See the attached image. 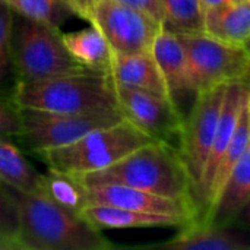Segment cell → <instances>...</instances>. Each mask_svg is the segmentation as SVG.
Listing matches in <instances>:
<instances>
[{
  "mask_svg": "<svg viewBox=\"0 0 250 250\" xmlns=\"http://www.w3.org/2000/svg\"><path fill=\"white\" fill-rule=\"evenodd\" d=\"M4 186L19 208V250H107L113 248L101 230H97L79 214L60 207L48 196L40 192L29 193Z\"/></svg>",
  "mask_w": 250,
  "mask_h": 250,
  "instance_id": "obj_1",
  "label": "cell"
},
{
  "mask_svg": "<svg viewBox=\"0 0 250 250\" xmlns=\"http://www.w3.org/2000/svg\"><path fill=\"white\" fill-rule=\"evenodd\" d=\"M73 177L83 186L123 185L196 207L193 183L177 149L163 142L154 141L104 170Z\"/></svg>",
  "mask_w": 250,
  "mask_h": 250,
  "instance_id": "obj_2",
  "label": "cell"
},
{
  "mask_svg": "<svg viewBox=\"0 0 250 250\" xmlns=\"http://www.w3.org/2000/svg\"><path fill=\"white\" fill-rule=\"evenodd\" d=\"M12 98L18 107L48 111H120L113 76L91 70L44 81L18 82Z\"/></svg>",
  "mask_w": 250,
  "mask_h": 250,
  "instance_id": "obj_3",
  "label": "cell"
},
{
  "mask_svg": "<svg viewBox=\"0 0 250 250\" xmlns=\"http://www.w3.org/2000/svg\"><path fill=\"white\" fill-rule=\"evenodd\" d=\"M151 142L154 141L148 135L123 119L111 126L95 129L72 144L44 149L35 155L51 171L82 176L104 170Z\"/></svg>",
  "mask_w": 250,
  "mask_h": 250,
  "instance_id": "obj_4",
  "label": "cell"
},
{
  "mask_svg": "<svg viewBox=\"0 0 250 250\" xmlns=\"http://www.w3.org/2000/svg\"><path fill=\"white\" fill-rule=\"evenodd\" d=\"M10 41L18 82H34L89 72L70 54L59 26L13 12Z\"/></svg>",
  "mask_w": 250,
  "mask_h": 250,
  "instance_id": "obj_5",
  "label": "cell"
},
{
  "mask_svg": "<svg viewBox=\"0 0 250 250\" xmlns=\"http://www.w3.org/2000/svg\"><path fill=\"white\" fill-rule=\"evenodd\" d=\"M177 35L185 47L198 94L236 82L249 85L250 54L246 47L220 41L204 31Z\"/></svg>",
  "mask_w": 250,
  "mask_h": 250,
  "instance_id": "obj_6",
  "label": "cell"
},
{
  "mask_svg": "<svg viewBox=\"0 0 250 250\" xmlns=\"http://www.w3.org/2000/svg\"><path fill=\"white\" fill-rule=\"evenodd\" d=\"M22 129L18 139L31 151L40 152L75 142L83 135L123 120L120 111L66 113L19 107Z\"/></svg>",
  "mask_w": 250,
  "mask_h": 250,
  "instance_id": "obj_7",
  "label": "cell"
},
{
  "mask_svg": "<svg viewBox=\"0 0 250 250\" xmlns=\"http://www.w3.org/2000/svg\"><path fill=\"white\" fill-rule=\"evenodd\" d=\"M95 26L114 54L151 51L163 25L120 0H89L82 16Z\"/></svg>",
  "mask_w": 250,
  "mask_h": 250,
  "instance_id": "obj_8",
  "label": "cell"
},
{
  "mask_svg": "<svg viewBox=\"0 0 250 250\" xmlns=\"http://www.w3.org/2000/svg\"><path fill=\"white\" fill-rule=\"evenodd\" d=\"M120 113L133 126L155 142L173 146L179 152L185 117L167 95L116 85Z\"/></svg>",
  "mask_w": 250,
  "mask_h": 250,
  "instance_id": "obj_9",
  "label": "cell"
},
{
  "mask_svg": "<svg viewBox=\"0 0 250 250\" xmlns=\"http://www.w3.org/2000/svg\"><path fill=\"white\" fill-rule=\"evenodd\" d=\"M227 85L199 92L185 117L179 155L193 183V192L201 182L208 154L212 146Z\"/></svg>",
  "mask_w": 250,
  "mask_h": 250,
  "instance_id": "obj_10",
  "label": "cell"
},
{
  "mask_svg": "<svg viewBox=\"0 0 250 250\" xmlns=\"http://www.w3.org/2000/svg\"><path fill=\"white\" fill-rule=\"evenodd\" d=\"M86 188V202L111 205L141 212H152L179 218L186 224L199 221V212L195 205L152 195L123 185H94Z\"/></svg>",
  "mask_w": 250,
  "mask_h": 250,
  "instance_id": "obj_11",
  "label": "cell"
},
{
  "mask_svg": "<svg viewBox=\"0 0 250 250\" xmlns=\"http://www.w3.org/2000/svg\"><path fill=\"white\" fill-rule=\"evenodd\" d=\"M249 95V85L243 82H236L230 83L226 88L224 92V101H223V108L221 114L218 119L215 136L212 141L211 151L208 154V160L201 177V182L196 188L195 192V201L196 207L199 211V221L205 215L207 207H208V199H209V190L211 185L214 180V174L217 171V167L224 155V152L229 148V144L236 132L243 105L248 100Z\"/></svg>",
  "mask_w": 250,
  "mask_h": 250,
  "instance_id": "obj_12",
  "label": "cell"
},
{
  "mask_svg": "<svg viewBox=\"0 0 250 250\" xmlns=\"http://www.w3.org/2000/svg\"><path fill=\"white\" fill-rule=\"evenodd\" d=\"M151 51L163 73L170 98L183 117H186L198 97V91L195 88L188 56L179 35L161 28Z\"/></svg>",
  "mask_w": 250,
  "mask_h": 250,
  "instance_id": "obj_13",
  "label": "cell"
},
{
  "mask_svg": "<svg viewBox=\"0 0 250 250\" xmlns=\"http://www.w3.org/2000/svg\"><path fill=\"white\" fill-rule=\"evenodd\" d=\"M164 250H250V233L234 226L195 221L182 227L171 240L155 246Z\"/></svg>",
  "mask_w": 250,
  "mask_h": 250,
  "instance_id": "obj_14",
  "label": "cell"
},
{
  "mask_svg": "<svg viewBox=\"0 0 250 250\" xmlns=\"http://www.w3.org/2000/svg\"><path fill=\"white\" fill-rule=\"evenodd\" d=\"M250 199V146L233 168L217 199L201 220L214 226H231L239 211Z\"/></svg>",
  "mask_w": 250,
  "mask_h": 250,
  "instance_id": "obj_15",
  "label": "cell"
},
{
  "mask_svg": "<svg viewBox=\"0 0 250 250\" xmlns=\"http://www.w3.org/2000/svg\"><path fill=\"white\" fill-rule=\"evenodd\" d=\"M88 224L97 230H122L142 227H183L185 221L152 212H141L111 205L88 204L79 214Z\"/></svg>",
  "mask_w": 250,
  "mask_h": 250,
  "instance_id": "obj_16",
  "label": "cell"
},
{
  "mask_svg": "<svg viewBox=\"0 0 250 250\" xmlns=\"http://www.w3.org/2000/svg\"><path fill=\"white\" fill-rule=\"evenodd\" d=\"M111 76L116 85L145 89L170 97L166 81L152 56V51L132 54L113 53Z\"/></svg>",
  "mask_w": 250,
  "mask_h": 250,
  "instance_id": "obj_17",
  "label": "cell"
},
{
  "mask_svg": "<svg viewBox=\"0 0 250 250\" xmlns=\"http://www.w3.org/2000/svg\"><path fill=\"white\" fill-rule=\"evenodd\" d=\"M204 32L220 41L246 47L250 41V0L205 10Z\"/></svg>",
  "mask_w": 250,
  "mask_h": 250,
  "instance_id": "obj_18",
  "label": "cell"
},
{
  "mask_svg": "<svg viewBox=\"0 0 250 250\" xmlns=\"http://www.w3.org/2000/svg\"><path fill=\"white\" fill-rule=\"evenodd\" d=\"M63 40L70 54L88 70L111 75L113 51L95 26L63 34Z\"/></svg>",
  "mask_w": 250,
  "mask_h": 250,
  "instance_id": "obj_19",
  "label": "cell"
},
{
  "mask_svg": "<svg viewBox=\"0 0 250 250\" xmlns=\"http://www.w3.org/2000/svg\"><path fill=\"white\" fill-rule=\"evenodd\" d=\"M42 174L29 163L21 148L9 136H0V182L22 190L40 192Z\"/></svg>",
  "mask_w": 250,
  "mask_h": 250,
  "instance_id": "obj_20",
  "label": "cell"
},
{
  "mask_svg": "<svg viewBox=\"0 0 250 250\" xmlns=\"http://www.w3.org/2000/svg\"><path fill=\"white\" fill-rule=\"evenodd\" d=\"M248 103H249V95L248 100L243 105L236 132L229 144L227 151L224 152L217 171L214 174V180L211 185V190H209V199H208V207L205 214L208 212V209L211 208V205L214 204V201L217 199L218 193L221 192V189L224 188L226 182L229 180L233 168L236 167V164L239 163V160L242 158V155L248 151V148L250 146V132H249V117H248ZM205 217V215H204ZM202 217V218H204Z\"/></svg>",
  "mask_w": 250,
  "mask_h": 250,
  "instance_id": "obj_21",
  "label": "cell"
},
{
  "mask_svg": "<svg viewBox=\"0 0 250 250\" xmlns=\"http://www.w3.org/2000/svg\"><path fill=\"white\" fill-rule=\"evenodd\" d=\"M40 193L75 214H81L82 208L88 205L86 188L70 174L48 170V173L41 177Z\"/></svg>",
  "mask_w": 250,
  "mask_h": 250,
  "instance_id": "obj_22",
  "label": "cell"
},
{
  "mask_svg": "<svg viewBox=\"0 0 250 250\" xmlns=\"http://www.w3.org/2000/svg\"><path fill=\"white\" fill-rule=\"evenodd\" d=\"M163 28L174 34L204 31V7L201 0H161Z\"/></svg>",
  "mask_w": 250,
  "mask_h": 250,
  "instance_id": "obj_23",
  "label": "cell"
},
{
  "mask_svg": "<svg viewBox=\"0 0 250 250\" xmlns=\"http://www.w3.org/2000/svg\"><path fill=\"white\" fill-rule=\"evenodd\" d=\"M3 1L15 13L59 28L69 18L76 16L72 6L64 0H3Z\"/></svg>",
  "mask_w": 250,
  "mask_h": 250,
  "instance_id": "obj_24",
  "label": "cell"
},
{
  "mask_svg": "<svg viewBox=\"0 0 250 250\" xmlns=\"http://www.w3.org/2000/svg\"><path fill=\"white\" fill-rule=\"evenodd\" d=\"M12 18L13 10L0 0V95L12 97L18 83L12 59Z\"/></svg>",
  "mask_w": 250,
  "mask_h": 250,
  "instance_id": "obj_25",
  "label": "cell"
},
{
  "mask_svg": "<svg viewBox=\"0 0 250 250\" xmlns=\"http://www.w3.org/2000/svg\"><path fill=\"white\" fill-rule=\"evenodd\" d=\"M21 218L19 208L6 189V186L0 182V248L3 250H19Z\"/></svg>",
  "mask_w": 250,
  "mask_h": 250,
  "instance_id": "obj_26",
  "label": "cell"
},
{
  "mask_svg": "<svg viewBox=\"0 0 250 250\" xmlns=\"http://www.w3.org/2000/svg\"><path fill=\"white\" fill-rule=\"evenodd\" d=\"M22 129L21 110L12 97L0 95V136L18 138Z\"/></svg>",
  "mask_w": 250,
  "mask_h": 250,
  "instance_id": "obj_27",
  "label": "cell"
},
{
  "mask_svg": "<svg viewBox=\"0 0 250 250\" xmlns=\"http://www.w3.org/2000/svg\"><path fill=\"white\" fill-rule=\"evenodd\" d=\"M144 13H146L148 16H151L152 19H155L157 22H160L163 25L164 22V12H163V4L161 0H120Z\"/></svg>",
  "mask_w": 250,
  "mask_h": 250,
  "instance_id": "obj_28",
  "label": "cell"
},
{
  "mask_svg": "<svg viewBox=\"0 0 250 250\" xmlns=\"http://www.w3.org/2000/svg\"><path fill=\"white\" fill-rule=\"evenodd\" d=\"M231 226H234L237 229H243V230L250 233V199L246 202V205L239 211V214L236 215Z\"/></svg>",
  "mask_w": 250,
  "mask_h": 250,
  "instance_id": "obj_29",
  "label": "cell"
},
{
  "mask_svg": "<svg viewBox=\"0 0 250 250\" xmlns=\"http://www.w3.org/2000/svg\"><path fill=\"white\" fill-rule=\"evenodd\" d=\"M236 1H242V0H201L204 12L208 10V9H214V7L224 6V4H229V3H236Z\"/></svg>",
  "mask_w": 250,
  "mask_h": 250,
  "instance_id": "obj_30",
  "label": "cell"
},
{
  "mask_svg": "<svg viewBox=\"0 0 250 250\" xmlns=\"http://www.w3.org/2000/svg\"><path fill=\"white\" fill-rule=\"evenodd\" d=\"M66 3H69L70 6H72V9L75 10V13H76V16H82V13H83V10H85V6L88 4V1L89 0H64Z\"/></svg>",
  "mask_w": 250,
  "mask_h": 250,
  "instance_id": "obj_31",
  "label": "cell"
},
{
  "mask_svg": "<svg viewBox=\"0 0 250 250\" xmlns=\"http://www.w3.org/2000/svg\"><path fill=\"white\" fill-rule=\"evenodd\" d=\"M248 117H249V132H250V83H249V103H248Z\"/></svg>",
  "mask_w": 250,
  "mask_h": 250,
  "instance_id": "obj_32",
  "label": "cell"
},
{
  "mask_svg": "<svg viewBox=\"0 0 250 250\" xmlns=\"http://www.w3.org/2000/svg\"><path fill=\"white\" fill-rule=\"evenodd\" d=\"M246 50L249 51V54H250V41H249V42H248V44H246Z\"/></svg>",
  "mask_w": 250,
  "mask_h": 250,
  "instance_id": "obj_33",
  "label": "cell"
},
{
  "mask_svg": "<svg viewBox=\"0 0 250 250\" xmlns=\"http://www.w3.org/2000/svg\"><path fill=\"white\" fill-rule=\"evenodd\" d=\"M0 250H3V249H1V248H0Z\"/></svg>",
  "mask_w": 250,
  "mask_h": 250,
  "instance_id": "obj_34",
  "label": "cell"
},
{
  "mask_svg": "<svg viewBox=\"0 0 250 250\" xmlns=\"http://www.w3.org/2000/svg\"><path fill=\"white\" fill-rule=\"evenodd\" d=\"M249 83H250V81H249Z\"/></svg>",
  "mask_w": 250,
  "mask_h": 250,
  "instance_id": "obj_35",
  "label": "cell"
}]
</instances>
